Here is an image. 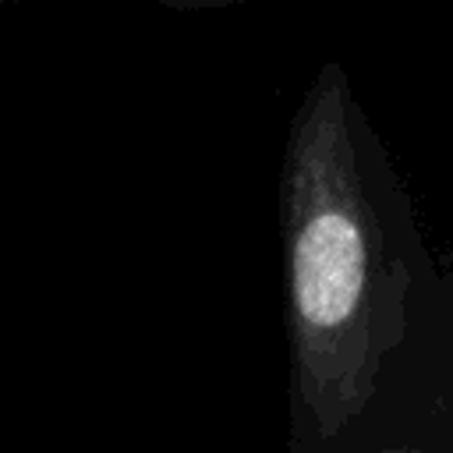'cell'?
<instances>
[{"label": "cell", "instance_id": "cell-1", "mask_svg": "<svg viewBox=\"0 0 453 453\" xmlns=\"http://www.w3.org/2000/svg\"><path fill=\"white\" fill-rule=\"evenodd\" d=\"M280 237L290 453H340L372 414L425 294L411 209L340 64H326L294 110Z\"/></svg>", "mask_w": 453, "mask_h": 453}, {"label": "cell", "instance_id": "cell-2", "mask_svg": "<svg viewBox=\"0 0 453 453\" xmlns=\"http://www.w3.org/2000/svg\"><path fill=\"white\" fill-rule=\"evenodd\" d=\"M407 347H418V357L428 368H439V382H449L442 403L453 407V308H439L432 294H421Z\"/></svg>", "mask_w": 453, "mask_h": 453}, {"label": "cell", "instance_id": "cell-3", "mask_svg": "<svg viewBox=\"0 0 453 453\" xmlns=\"http://www.w3.org/2000/svg\"><path fill=\"white\" fill-rule=\"evenodd\" d=\"M340 453H439V449H435V446H418V442H411V439H386L382 432L365 428V432H357Z\"/></svg>", "mask_w": 453, "mask_h": 453}, {"label": "cell", "instance_id": "cell-4", "mask_svg": "<svg viewBox=\"0 0 453 453\" xmlns=\"http://www.w3.org/2000/svg\"><path fill=\"white\" fill-rule=\"evenodd\" d=\"M170 11H212V7H234V4H248V0H156Z\"/></svg>", "mask_w": 453, "mask_h": 453}, {"label": "cell", "instance_id": "cell-5", "mask_svg": "<svg viewBox=\"0 0 453 453\" xmlns=\"http://www.w3.org/2000/svg\"><path fill=\"white\" fill-rule=\"evenodd\" d=\"M11 4H14V0H0V11H4V7H11Z\"/></svg>", "mask_w": 453, "mask_h": 453}]
</instances>
